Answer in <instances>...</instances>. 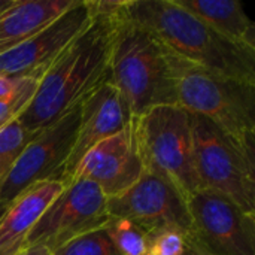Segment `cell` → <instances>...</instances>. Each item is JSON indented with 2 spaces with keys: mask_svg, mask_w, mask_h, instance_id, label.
Wrapping results in <instances>:
<instances>
[{
  "mask_svg": "<svg viewBox=\"0 0 255 255\" xmlns=\"http://www.w3.org/2000/svg\"><path fill=\"white\" fill-rule=\"evenodd\" d=\"M120 15L93 16L91 25L42 75L31 103L16 120L28 134L49 127L109 81L112 27Z\"/></svg>",
  "mask_w": 255,
  "mask_h": 255,
  "instance_id": "cell-1",
  "label": "cell"
},
{
  "mask_svg": "<svg viewBox=\"0 0 255 255\" xmlns=\"http://www.w3.org/2000/svg\"><path fill=\"white\" fill-rule=\"evenodd\" d=\"M126 16L167 52L211 72L255 85V51L223 37L175 0H127Z\"/></svg>",
  "mask_w": 255,
  "mask_h": 255,
  "instance_id": "cell-2",
  "label": "cell"
},
{
  "mask_svg": "<svg viewBox=\"0 0 255 255\" xmlns=\"http://www.w3.org/2000/svg\"><path fill=\"white\" fill-rule=\"evenodd\" d=\"M109 82L133 117L158 106L176 105L164 48L126 16V7L112 27Z\"/></svg>",
  "mask_w": 255,
  "mask_h": 255,
  "instance_id": "cell-3",
  "label": "cell"
},
{
  "mask_svg": "<svg viewBox=\"0 0 255 255\" xmlns=\"http://www.w3.org/2000/svg\"><path fill=\"white\" fill-rule=\"evenodd\" d=\"M166 58L176 105L209 120L236 142L254 149L255 85L211 72L167 51Z\"/></svg>",
  "mask_w": 255,
  "mask_h": 255,
  "instance_id": "cell-4",
  "label": "cell"
},
{
  "mask_svg": "<svg viewBox=\"0 0 255 255\" xmlns=\"http://www.w3.org/2000/svg\"><path fill=\"white\" fill-rule=\"evenodd\" d=\"M143 170L173 185L187 200L199 187L190 114L178 105L154 108L131 120Z\"/></svg>",
  "mask_w": 255,
  "mask_h": 255,
  "instance_id": "cell-5",
  "label": "cell"
},
{
  "mask_svg": "<svg viewBox=\"0 0 255 255\" xmlns=\"http://www.w3.org/2000/svg\"><path fill=\"white\" fill-rule=\"evenodd\" d=\"M199 190L217 193L255 214V151L209 120L190 114Z\"/></svg>",
  "mask_w": 255,
  "mask_h": 255,
  "instance_id": "cell-6",
  "label": "cell"
},
{
  "mask_svg": "<svg viewBox=\"0 0 255 255\" xmlns=\"http://www.w3.org/2000/svg\"><path fill=\"white\" fill-rule=\"evenodd\" d=\"M109 220L108 199L102 190L90 181L72 179L34 224L25 248L43 247L52 254L82 235L105 229Z\"/></svg>",
  "mask_w": 255,
  "mask_h": 255,
  "instance_id": "cell-7",
  "label": "cell"
},
{
  "mask_svg": "<svg viewBox=\"0 0 255 255\" xmlns=\"http://www.w3.org/2000/svg\"><path fill=\"white\" fill-rule=\"evenodd\" d=\"M79 106L30 137L0 188V203H10L37 182L61 181L78 133Z\"/></svg>",
  "mask_w": 255,
  "mask_h": 255,
  "instance_id": "cell-8",
  "label": "cell"
},
{
  "mask_svg": "<svg viewBox=\"0 0 255 255\" xmlns=\"http://www.w3.org/2000/svg\"><path fill=\"white\" fill-rule=\"evenodd\" d=\"M191 233L199 245L221 255H255V214L229 199L197 190L187 199Z\"/></svg>",
  "mask_w": 255,
  "mask_h": 255,
  "instance_id": "cell-9",
  "label": "cell"
},
{
  "mask_svg": "<svg viewBox=\"0 0 255 255\" xmlns=\"http://www.w3.org/2000/svg\"><path fill=\"white\" fill-rule=\"evenodd\" d=\"M108 214L133 223L146 235L158 230L191 233L187 200L167 181L145 170L127 191L108 199Z\"/></svg>",
  "mask_w": 255,
  "mask_h": 255,
  "instance_id": "cell-10",
  "label": "cell"
},
{
  "mask_svg": "<svg viewBox=\"0 0 255 255\" xmlns=\"http://www.w3.org/2000/svg\"><path fill=\"white\" fill-rule=\"evenodd\" d=\"M93 22L85 0H76L61 16L21 46L0 55V73L40 76Z\"/></svg>",
  "mask_w": 255,
  "mask_h": 255,
  "instance_id": "cell-11",
  "label": "cell"
},
{
  "mask_svg": "<svg viewBox=\"0 0 255 255\" xmlns=\"http://www.w3.org/2000/svg\"><path fill=\"white\" fill-rule=\"evenodd\" d=\"M142 173L143 166L130 123L123 131L94 145L75 167L72 179L90 181L102 190L106 199H112L134 185Z\"/></svg>",
  "mask_w": 255,
  "mask_h": 255,
  "instance_id": "cell-12",
  "label": "cell"
},
{
  "mask_svg": "<svg viewBox=\"0 0 255 255\" xmlns=\"http://www.w3.org/2000/svg\"><path fill=\"white\" fill-rule=\"evenodd\" d=\"M131 120L124 99L109 81L87 96L79 106L78 133L61 182L66 185L72 179L75 167L94 145L127 128Z\"/></svg>",
  "mask_w": 255,
  "mask_h": 255,
  "instance_id": "cell-13",
  "label": "cell"
},
{
  "mask_svg": "<svg viewBox=\"0 0 255 255\" xmlns=\"http://www.w3.org/2000/svg\"><path fill=\"white\" fill-rule=\"evenodd\" d=\"M63 188L61 181H42L7 203L0 218V255H16L25 248L28 233Z\"/></svg>",
  "mask_w": 255,
  "mask_h": 255,
  "instance_id": "cell-14",
  "label": "cell"
},
{
  "mask_svg": "<svg viewBox=\"0 0 255 255\" xmlns=\"http://www.w3.org/2000/svg\"><path fill=\"white\" fill-rule=\"evenodd\" d=\"M76 0H15L0 15V55L21 46L61 16Z\"/></svg>",
  "mask_w": 255,
  "mask_h": 255,
  "instance_id": "cell-15",
  "label": "cell"
},
{
  "mask_svg": "<svg viewBox=\"0 0 255 255\" xmlns=\"http://www.w3.org/2000/svg\"><path fill=\"white\" fill-rule=\"evenodd\" d=\"M233 43L255 51V25L238 0H175Z\"/></svg>",
  "mask_w": 255,
  "mask_h": 255,
  "instance_id": "cell-16",
  "label": "cell"
},
{
  "mask_svg": "<svg viewBox=\"0 0 255 255\" xmlns=\"http://www.w3.org/2000/svg\"><path fill=\"white\" fill-rule=\"evenodd\" d=\"M40 76L0 73V128L16 121L31 103Z\"/></svg>",
  "mask_w": 255,
  "mask_h": 255,
  "instance_id": "cell-17",
  "label": "cell"
},
{
  "mask_svg": "<svg viewBox=\"0 0 255 255\" xmlns=\"http://www.w3.org/2000/svg\"><path fill=\"white\" fill-rule=\"evenodd\" d=\"M30 137L31 134H28L18 121L0 128V188Z\"/></svg>",
  "mask_w": 255,
  "mask_h": 255,
  "instance_id": "cell-18",
  "label": "cell"
},
{
  "mask_svg": "<svg viewBox=\"0 0 255 255\" xmlns=\"http://www.w3.org/2000/svg\"><path fill=\"white\" fill-rule=\"evenodd\" d=\"M105 229L120 255H146V233L133 223L111 218Z\"/></svg>",
  "mask_w": 255,
  "mask_h": 255,
  "instance_id": "cell-19",
  "label": "cell"
},
{
  "mask_svg": "<svg viewBox=\"0 0 255 255\" xmlns=\"http://www.w3.org/2000/svg\"><path fill=\"white\" fill-rule=\"evenodd\" d=\"M51 255H120V253L106 229H99L70 241Z\"/></svg>",
  "mask_w": 255,
  "mask_h": 255,
  "instance_id": "cell-20",
  "label": "cell"
},
{
  "mask_svg": "<svg viewBox=\"0 0 255 255\" xmlns=\"http://www.w3.org/2000/svg\"><path fill=\"white\" fill-rule=\"evenodd\" d=\"M187 236L175 230H158L146 235V255H182Z\"/></svg>",
  "mask_w": 255,
  "mask_h": 255,
  "instance_id": "cell-21",
  "label": "cell"
},
{
  "mask_svg": "<svg viewBox=\"0 0 255 255\" xmlns=\"http://www.w3.org/2000/svg\"><path fill=\"white\" fill-rule=\"evenodd\" d=\"M182 255H221L215 254L206 248H203L202 245H199L193 238L187 236V241H185V250H184V254Z\"/></svg>",
  "mask_w": 255,
  "mask_h": 255,
  "instance_id": "cell-22",
  "label": "cell"
},
{
  "mask_svg": "<svg viewBox=\"0 0 255 255\" xmlns=\"http://www.w3.org/2000/svg\"><path fill=\"white\" fill-rule=\"evenodd\" d=\"M16 255H51V253L43 247H28Z\"/></svg>",
  "mask_w": 255,
  "mask_h": 255,
  "instance_id": "cell-23",
  "label": "cell"
},
{
  "mask_svg": "<svg viewBox=\"0 0 255 255\" xmlns=\"http://www.w3.org/2000/svg\"><path fill=\"white\" fill-rule=\"evenodd\" d=\"M13 3H15V0H0V15H1L4 10H7Z\"/></svg>",
  "mask_w": 255,
  "mask_h": 255,
  "instance_id": "cell-24",
  "label": "cell"
},
{
  "mask_svg": "<svg viewBox=\"0 0 255 255\" xmlns=\"http://www.w3.org/2000/svg\"><path fill=\"white\" fill-rule=\"evenodd\" d=\"M6 206H7V205H4V203H0V218H1V215L4 214V211H6Z\"/></svg>",
  "mask_w": 255,
  "mask_h": 255,
  "instance_id": "cell-25",
  "label": "cell"
}]
</instances>
